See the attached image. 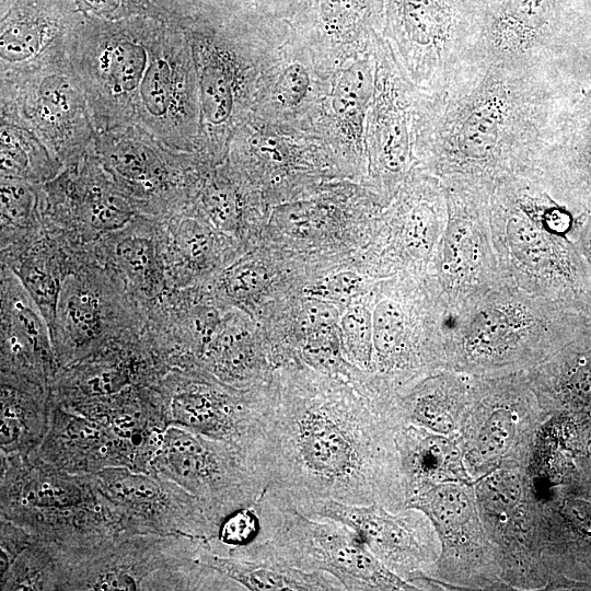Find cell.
Wrapping results in <instances>:
<instances>
[{
	"mask_svg": "<svg viewBox=\"0 0 591 591\" xmlns=\"http://www.w3.org/2000/svg\"><path fill=\"white\" fill-rule=\"evenodd\" d=\"M381 26L404 76L420 91L438 89L467 61L468 25L460 0H383Z\"/></svg>",
	"mask_w": 591,
	"mask_h": 591,
	"instance_id": "8fae6325",
	"label": "cell"
},
{
	"mask_svg": "<svg viewBox=\"0 0 591 591\" xmlns=\"http://www.w3.org/2000/svg\"><path fill=\"white\" fill-rule=\"evenodd\" d=\"M77 10L86 16L120 20L132 15L170 18L155 0H72Z\"/></svg>",
	"mask_w": 591,
	"mask_h": 591,
	"instance_id": "4316f807",
	"label": "cell"
},
{
	"mask_svg": "<svg viewBox=\"0 0 591 591\" xmlns=\"http://www.w3.org/2000/svg\"><path fill=\"white\" fill-rule=\"evenodd\" d=\"M1 82L69 62L81 13L72 0H1Z\"/></svg>",
	"mask_w": 591,
	"mask_h": 591,
	"instance_id": "5bb4252c",
	"label": "cell"
},
{
	"mask_svg": "<svg viewBox=\"0 0 591 591\" xmlns=\"http://www.w3.org/2000/svg\"><path fill=\"white\" fill-rule=\"evenodd\" d=\"M267 270L256 262H244L232 267L224 276L227 293L243 301L256 296L266 285Z\"/></svg>",
	"mask_w": 591,
	"mask_h": 591,
	"instance_id": "83f0119b",
	"label": "cell"
},
{
	"mask_svg": "<svg viewBox=\"0 0 591 591\" xmlns=\"http://www.w3.org/2000/svg\"><path fill=\"white\" fill-rule=\"evenodd\" d=\"M576 244L591 270V210L588 212L582 222Z\"/></svg>",
	"mask_w": 591,
	"mask_h": 591,
	"instance_id": "d590c367",
	"label": "cell"
},
{
	"mask_svg": "<svg viewBox=\"0 0 591 591\" xmlns=\"http://www.w3.org/2000/svg\"><path fill=\"white\" fill-rule=\"evenodd\" d=\"M94 152L113 184L135 204L172 205L182 154L134 128L96 134Z\"/></svg>",
	"mask_w": 591,
	"mask_h": 591,
	"instance_id": "9a60e30c",
	"label": "cell"
},
{
	"mask_svg": "<svg viewBox=\"0 0 591 591\" xmlns=\"http://www.w3.org/2000/svg\"><path fill=\"white\" fill-rule=\"evenodd\" d=\"M102 312L101 297L86 281L78 277L65 281L55 316L73 339L94 337L101 329Z\"/></svg>",
	"mask_w": 591,
	"mask_h": 591,
	"instance_id": "7402d4cb",
	"label": "cell"
},
{
	"mask_svg": "<svg viewBox=\"0 0 591 591\" xmlns=\"http://www.w3.org/2000/svg\"><path fill=\"white\" fill-rule=\"evenodd\" d=\"M189 5L202 11L215 21L232 27L241 19L267 0H186Z\"/></svg>",
	"mask_w": 591,
	"mask_h": 591,
	"instance_id": "4dcf8cb0",
	"label": "cell"
},
{
	"mask_svg": "<svg viewBox=\"0 0 591 591\" xmlns=\"http://www.w3.org/2000/svg\"><path fill=\"white\" fill-rule=\"evenodd\" d=\"M116 257L119 267L135 287L143 290L153 288L157 258L151 240L136 234L128 235L118 243Z\"/></svg>",
	"mask_w": 591,
	"mask_h": 591,
	"instance_id": "d4e9b609",
	"label": "cell"
},
{
	"mask_svg": "<svg viewBox=\"0 0 591 591\" xmlns=\"http://www.w3.org/2000/svg\"><path fill=\"white\" fill-rule=\"evenodd\" d=\"M472 375L442 369L412 387L396 403L402 424L460 436L468 405Z\"/></svg>",
	"mask_w": 591,
	"mask_h": 591,
	"instance_id": "d6986e66",
	"label": "cell"
},
{
	"mask_svg": "<svg viewBox=\"0 0 591 591\" xmlns=\"http://www.w3.org/2000/svg\"><path fill=\"white\" fill-rule=\"evenodd\" d=\"M345 359L363 371H372L373 340L371 313L364 308L350 309L339 324Z\"/></svg>",
	"mask_w": 591,
	"mask_h": 591,
	"instance_id": "cb8c5ba5",
	"label": "cell"
},
{
	"mask_svg": "<svg viewBox=\"0 0 591 591\" xmlns=\"http://www.w3.org/2000/svg\"><path fill=\"white\" fill-rule=\"evenodd\" d=\"M525 374L545 413L591 424V313L578 315L547 356Z\"/></svg>",
	"mask_w": 591,
	"mask_h": 591,
	"instance_id": "2e32d148",
	"label": "cell"
},
{
	"mask_svg": "<svg viewBox=\"0 0 591 591\" xmlns=\"http://www.w3.org/2000/svg\"><path fill=\"white\" fill-rule=\"evenodd\" d=\"M579 314L500 282L444 306V369L477 376L529 371Z\"/></svg>",
	"mask_w": 591,
	"mask_h": 591,
	"instance_id": "5b68a950",
	"label": "cell"
},
{
	"mask_svg": "<svg viewBox=\"0 0 591 591\" xmlns=\"http://www.w3.org/2000/svg\"><path fill=\"white\" fill-rule=\"evenodd\" d=\"M310 86L308 71L300 63L289 65L277 81V99L286 106L298 105Z\"/></svg>",
	"mask_w": 591,
	"mask_h": 591,
	"instance_id": "1f68e13d",
	"label": "cell"
},
{
	"mask_svg": "<svg viewBox=\"0 0 591 591\" xmlns=\"http://www.w3.org/2000/svg\"><path fill=\"white\" fill-rule=\"evenodd\" d=\"M211 235L206 227L187 219L177 231L176 244L181 256L192 264H200L207 259L211 250Z\"/></svg>",
	"mask_w": 591,
	"mask_h": 591,
	"instance_id": "f1b7e54d",
	"label": "cell"
},
{
	"mask_svg": "<svg viewBox=\"0 0 591 591\" xmlns=\"http://www.w3.org/2000/svg\"><path fill=\"white\" fill-rule=\"evenodd\" d=\"M324 224L325 216L313 207L293 208L280 215V227L294 236H311Z\"/></svg>",
	"mask_w": 591,
	"mask_h": 591,
	"instance_id": "d6a6232c",
	"label": "cell"
},
{
	"mask_svg": "<svg viewBox=\"0 0 591 591\" xmlns=\"http://www.w3.org/2000/svg\"><path fill=\"white\" fill-rule=\"evenodd\" d=\"M36 196L31 183L1 177V222L2 229L25 223L36 207Z\"/></svg>",
	"mask_w": 591,
	"mask_h": 591,
	"instance_id": "484cf974",
	"label": "cell"
},
{
	"mask_svg": "<svg viewBox=\"0 0 591 591\" xmlns=\"http://www.w3.org/2000/svg\"><path fill=\"white\" fill-rule=\"evenodd\" d=\"M293 502L306 515L347 525L386 568L419 590L427 588V579L440 555V541L422 511L406 508L394 512L379 505L324 499Z\"/></svg>",
	"mask_w": 591,
	"mask_h": 591,
	"instance_id": "7c38bea8",
	"label": "cell"
},
{
	"mask_svg": "<svg viewBox=\"0 0 591 591\" xmlns=\"http://www.w3.org/2000/svg\"><path fill=\"white\" fill-rule=\"evenodd\" d=\"M543 167L567 192L591 206V84L558 118Z\"/></svg>",
	"mask_w": 591,
	"mask_h": 591,
	"instance_id": "ac0fdd59",
	"label": "cell"
},
{
	"mask_svg": "<svg viewBox=\"0 0 591 591\" xmlns=\"http://www.w3.org/2000/svg\"><path fill=\"white\" fill-rule=\"evenodd\" d=\"M396 444L406 489V502L414 495L442 483L473 484L465 465L461 436H445L402 424Z\"/></svg>",
	"mask_w": 591,
	"mask_h": 591,
	"instance_id": "e0dca14e",
	"label": "cell"
},
{
	"mask_svg": "<svg viewBox=\"0 0 591 591\" xmlns=\"http://www.w3.org/2000/svg\"><path fill=\"white\" fill-rule=\"evenodd\" d=\"M61 167L33 132L1 116V177L38 183L54 178Z\"/></svg>",
	"mask_w": 591,
	"mask_h": 591,
	"instance_id": "44dd1931",
	"label": "cell"
},
{
	"mask_svg": "<svg viewBox=\"0 0 591 591\" xmlns=\"http://www.w3.org/2000/svg\"><path fill=\"white\" fill-rule=\"evenodd\" d=\"M254 508L260 528L257 537L242 546L245 558L326 572L345 590H419L379 561L354 530L306 515L281 490L266 489Z\"/></svg>",
	"mask_w": 591,
	"mask_h": 591,
	"instance_id": "8992f818",
	"label": "cell"
},
{
	"mask_svg": "<svg viewBox=\"0 0 591 591\" xmlns=\"http://www.w3.org/2000/svg\"><path fill=\"white\" fill-rule=\"evenodd\" d=\"M361 287V278L351 273L343 271L333 275L318 286L312 288V294L335 300H347L355 296Z\"/></svg>",
	"mask_w": 591,
	"mask_h": 591,
	"instance_id": "e575fe53",
	"label": "cell"
},
{
	"mask_svg": "<svg viewBox=\"0 0 591 591\" xmlns=\"http://www.w3.org/2000/svg\"><path fill=\"white\" fill-rule=\"evenodd\" d=\"M372 91L373 78L367 61L360 60L344 70L333 94V108L337 117L360 130Z\"/></svg>",
	"mask_w": 591,
	"mask_h": 591,
	"instance_id": "603a6c76",
	"label": "cell"
},
{
	"mask_svg": "<svg viewBox=\"0 0 591 591\" xmlns=\"http://www.w3.org/2000/svg\"><path fill=\"white\" fill-rule=\"evenodd\" d=\"M422 511L440 541V555L427 579L430 587L507 589L499 552L480 519L473 484L442 483L406 502Z\"/></svg>",
	"mask_w": 591,
	"mask_h": 591,
	"instance_id": "9c48e42d",
	"label": "cell"
},
{
	"mask_svg": "<svg viewBox=\"0 0 591 591\" xmlns=\"http://www.w3.org/2000/svg\"><path fill=\"white\" fill-rule=\"evenodd\" d=\"M467 61L564 78L570 48L568 0H460Z\"/></svg>",
	"mask_w": 591,
	"mask_h": 591,
	"instance_id": "52a82bcc",
	"label": "cell"
},
{
	"mask_svg": "<svg viewBox=\"0 0 591 591\" xmlns=\"http://www.w3.org/2000/svg\"><path fill=\"white\" fill-rule=\"evenodd\" d=\"M489 229L500 282L575 313H591V270L549 213L535 177L513 176L489 193Z\"/></svg>",
	"mask_w": 591,
	"mask_h": 591,
	"instance_id": "277c9868",
	"label": "cell"
},
{
	"mask_svg": "<svg viewBox=\"0 0 591 591\" xmlns=\"http://www.w3.org/2000/svg\"><path fill=\"white\" fill-rule=\"evenodd\" d=\"M544 414L525 372L472 375L460 436L473 483L498 467L522 465Z\"/></svg>",
	"mask_w": 591,
	"mask_h": 591,
	"instance_id": "ba28073f",
	"label": "cell"
},
{
	"mask_svg": "<svg viewBox=\"0 0 591 591\" xmlns=\"http://www.w3.org/2000/svg\"><path fill=\"white\" fill-rule=\"evenodd\" d=\"M258 153L268 161L280 162L283 160V150L278 141L265 138L255 144Z\"/></svg>",
	"mask_w": 591,
	"mask_h": 591,
	"instance_id": "8d00e7d4",
	"label": "cell"
},
{
	"mask_svg": "<svg viewBox=\"0 0 591 591\" xmlns=\"http://www.w3.org/2000/svg\"><path fill=\"white\" fill-rule=\"evenodd\" d=\"M204 202L215 225L224 231L233 230L236 223L237 207L229 192L213 188L206 194Z\"/></svg>",
	"mask_w": 591,
	"mask_h": 591,
	"instance_id": "836d02e7",
	"label": "cell"
},
{
	"mask_svg": "<svg viewBox=\"0 0 591 591\" xmlns=\"http://www.w3.org/2000/svg\"><path fill=\"white\" fill-rule=\"evenodd\" d=\"M215 567L251 590H345L333 576L321 571H305L281 563L252 558L212 557Z\"/></svg>",
	"mask_w": 591,
	"mask_h": 591,
	"instance_id": "ffe728a7",
	"label": "cell"
},
{
	"mask_svg": "<svg viewBox=\"0 0 591 591\" xmlns=\"http://www.w3.org/2000/svg\"><path fill=\"white\" fill-rule=\"evenodd\" d=\"M259 528L260 521L255 508H244L225 518L220 528V537L227 544L242 547L257 537Z\"/></svg>",
	"mask_w": 591,
	"mask_h": 591,
	"instance_id": "f546056e",
	"label": "cell"
},
{
	"mask_svg": "<svg viewBox=\"0 0 591 591\" xmlns=\"http://www.w3.org/2000/svg\"><path fill=\"white\" fill-rule=\"evenodd\" d=\"M393 408L310 375L269 391L250 459L266 489L292 501L406 509Z\"/></svg>",
	"mask_w": 591,
	"mask_h": 591,
	"instance_id": "6da1fadb",
	"label": "cell"
},
{
	"mask_svg": "<svg viewBox=\"0 0 591 591\" xmlns=\"http://www.w3.org/2000/svg\"><path fill=\"white\" fill-rule=\"evenodd\" d=\"M576 95L565 78L467 61L438 89L418 91L415 149L443 184L491 190L542 165Z\"/></svg>",
	"mask_w": 591,
	"mask_h": 591,
	"instance_id": "7a4b0ae2",
	"label": "cell"
},
{
	"mask_svg": "<svg viewBox=\"0 0 591 591\" xmlns=\"http://www.w3.org/2000/svg\"><path fill=\"white\" fill-rule=\"evenodd\" d=\"M69 62L96 132L134 128L186 153L201 138L197 72L183 18L81 14Z\"/></svg>",
	"mask_w": 591,
	"mask_h": 591,
	"instance_id": "3957f363",
	"label": "cell"
},
{
	"mask_svg": "<svg viewBox=\"0 0 591 591\" xmlns=\"http://www.w3.org/2000/svg\"><path fill=\"white\" fill-rule=\"evenodd\" d=\"M1 116L33 132L63 167L94 147L96 129L70 62L1 82Z\"/></svg>",
	"mask_w": 591,
	"mask_h": 591,
	"instance_id": "30bf717a",
	"label": "cell"
},
{
	"mask_svg": "<svg viewBox=\"0 0 591 591\" xmlns=\"http://www.w3.org/2000/svg\"><path fill=\"white\" fill-rule=\"evenodd\" d=\"M443 187L448 219L437 282L443 305L451 306L500 283V276L489 229L490 190L465 184Z\"/></svg>",
	"mask_w": 591,
	"mask_h": 591,
	"instance_id": "4fadbf2b",
	"label": "cell"
},
{
	"mask_svg": "<svg viewBox=\"0 0 591 591\" xmlns=\"http://www.w3.org/2000/svg\"><path fill=\"white\" fill-rule=\"evenodd\" d=\"M158 3L165 4V5H173L177 2V0H155Z\"/></svg>",
	"mask_w": 591,
	"mask_h": 591,
	"instance_id": "74e56055",
	"label": "cell"
}]
</instances>
